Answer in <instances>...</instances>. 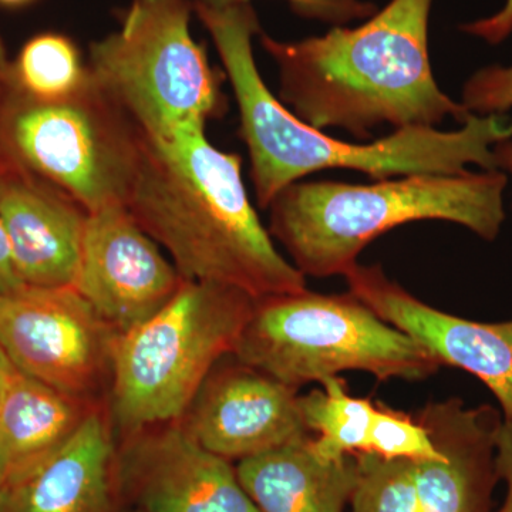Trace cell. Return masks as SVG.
<instances>
[{
    "mask_svg": "<svg viewBox=\"0 0 512 512\" xmlns=\"http://www.w3.org/2000/svg\"><path fill=\"white\" fill-rule=\"evenodd\" d=\"M359 480L350 512H417L416 463L356 454Z\"/></svg>",
    "mask_w": 512,
    "mask_h": 512,
    "instance_id": "21",
    "label": "cell"
},
{
    "mask_svg": "<svg viewBox=\"0 0 512 512\" xmlns=\"http://www.w3.org/2000/svg\"><path fill=\"white\" fill-rule=\"evenodd\" d=\"M10 90H12V62H9L5 45L0 37V111L8 100Z\"/></svg>",
    "mask_w": 512,
    "mask_h": 512,
    "instance_id": "28",
    "label": "cell"
},
{
    "mask_svg": "<svg viewBox=\"0 0 512 512\" xmlns=\"http://www.w3.org/2000/svg\"><path fill=\"white\" fill-rule=\"evenodd\" d=\"M123 503L144 512H259L232 461L202 447L181 421L123 436L117 446Z\"/></svg>",
    "mask_w": 512,
    "mask_h": 512,
    "instance_id": "10",
    "label": "cell"
},
{
    "mask_svg": "<svg viewBox=\"0 0 512 512\" xmlns=\"http://www.w3.org/2000/svg\"><path fill=\"white\" fill-rule=\"evenodd\" d=\"M183 282L127 207L89 214L73 288L117 335L153 318Z\"/></svg>",
    "mask_w": 512,
    "mask_h": 512,
    "instance_id": "11",
    "label": "cell"
},
{
    "mask_svg": "<svg viewBox=\"0 0 512 512\" xmlns=\"http://www.w3.org/2000/svg\"><path fill=\"white\" fill-rule=\"evenodd\" d=\"M89 69L72 37L42 32L30 37L12 62L13 89L35 100L64 99L79 92Z\"/></svg>",
    "mask_w": 512,
    "mask_h": 512,
    "instance_id": "20",
    "label": "cell"
},
{
    "mask_svg": "<svg viewBox=\"0 0 512 512\" xmlns=\"http://www.w3.org/2000/svg\"><path fill=\"white\" fill-rule=\"evenodd\" d=\"M345 278L349 292L416 340L440 366L478 377L497 397L504 420L512 423V320L480 323L441 312L387 278L380 265L357 264Z\"/></svg>",
    "mask_w": 512,
    "mask_h": 512,
    "instance_id": "13",
    "label": "cell"
},
{
    "mask_svg": "<svg viewBox=\"0 0 512 512\" xmlns=\"http://www.w3.org/2000/svg\"><path fill=\"white\" fill-rule=\"evenodd\" d=\"M194 0H133L119 29L90 45L101 92L153 143L202 133L228 109L222 73L191 33Z\"/></svg>",
    "mask_w": 512,
    "mask_h": 512,
    "instance_id": "5",
    "label": "cell"
},
{
    "mask_svg": "<svg viewBox=\"0 0 512 512\" xmlns=\"http://www.w3.org/2000/svg\"><path fill=\"white\" fill-rule=\"evenodd\" d=\"M507 183L501 170L403 175L365 185L298 181L269 205L268 231L303 275L345 276L370 242L409 222H454L494 241L505 220Z\"/></svg>",
    "mask_w": 512,
    "mask_h": 512,
    "instance_id": "4",
    "label": "cell"
},
{
    "mask_svg": "<svg viewBox=\"0 0 512 512\" xmlns=\"http://www.w3.org/2000/svg\"><path fill=\"white\" fill-rule=\"evenodd\" d=\"M309 437L238 461L239 483L259 512H348L359 480L355 456L322 460Z\"/></svg>",
    "mask_w": 512,
    "mask_h": 512,
    "instance_id": "17",
    "label": "cell"
},
{
    "mask_svg": "<svg viewBox=\"0 0 512 512\" xmlns=\"http://www.w3.org/2000/svg\"><path fill=\"white\" fill-rule=\"evenodd\" d=\"M366 453L375 454L383 460L413 463L441 457L429 430L419 420L377 403Z\"/></svg>",
    "mask_w": 512,
    "mask_h": 512,
    "instance_id": "22",
    "label": "cell"
},
{
    "mask_svg": "<svg viewBox=\"0 0 512 512\" xmlns=\"http://www.w3.org/2000/svg\"><path fill=\"white\" fill-rule=\"evenodd\" d=\"M416 419L439 447L437 460L416 463L417 512H490L495 484V440L500 413L463 400L430 402Z\"/></svg>",
    "mask_w": 512,
    "mask_h": 512,
    "instance_id": "15",
    "label": "cell"
},
{
    "mask_svg": "<svg viewBox=\"0 0 512 512\" xmlns=\"http://www.w3.org/2000/svg\"><path fill=\"white\" fill-rule=\"evenodd\" d=\"M293 13L303 19L318 20L332 26H345L353 20L375 15L377 6L367 0H285ZM194 5L211 9L252 5V0H194Z\"/></svg>",
    "mask_w": 512,
    "mask_h": 512,
    "instance_id": "24",
    "label": "cell"
},
{
    "mask_svg": "<svg viewBox=\"0 0 512 512\" xmlns=\"http://www.w3.org/2000/svg\"><path fill=\"white\" fill-rule=\"evenodd\" d=\"M322 390L299 396L303 423L309 433V447L319 458L338 461L366 453L376 403L349 393L339 376L323 380Z\"/></svg>",
    "mask_w": 512,
    "mask_h": 512,
    "instance_id": "19",
    "label": "cell"
},
{
    "mask_svg": "<svg viewBox=\"0 0 512 512\" xmlns=\"http://www.w3.org/2000/svg\"><path fill=\"white\" fill-rule=\"evenodd\" d=\"M33 2H36V0H0V6L9 9H19L32 5Z\"/></svg>",
    "mask_w": 512,
    "mask_h": 512,
    "instance_id": "30",
    "label": "cell"
},
{
    "mask_svg": "<svg viewBox=\"0 0 512 512\" xmlns=\"http://www.w3.org/2000/svg\"><path fill=\"white\" fill-rule=\"evenodd\" d=\"M117 333L73 286L0 296V346L12 365L86 402L110 386Z\"/></svg>",
    "mask_w": 512,
    "mask_h": 512,
    "instance_id": "9",
    "label": "cell"
},
{
    "mask_svg": "<svg viewBox=\"0 0 512 512\" xmlns=\"http://www.w3.org/2000/svg\"><path fill=\"white\" fill-rule=\"evenodd\" d=\"M99 406L13 370L0 394V458L6 477L66 443Z\"/></svg>",
    "mask_w": 512,
    "mask_h": 512,
    "instance_id": "18",
    "label": "cell"
},
{
    "mask_svg": "<svg viewBox=\"0 0 512 512\" xmlns=\"http://www.w3.org/2000/svg\"><path fill=\"white\" fill-rule=\"evenodd\" d=\"M194 12L217 47L237 100L239 137L248 148L259 207L269 208L279 192L319 171L353 170L379 181L463 174L468 165L501 170L500 146L512 138V121L505 114H470L454 131L404 127L370 144L346 143L298 119L268 89L252 46L262 33L254 6L194 5Z\"/></svg>",
    "mask_w": 512,
    "mask_h": 512,
    "instance_id": "1",
    "label": "cell"
},
{
    "mask_svg": "<svg viewBox=\"0 0 512 512\" xmlns=\"http://www.w3.org/2000/svg\"><path fill=\"white\" fill-rule=\"evenodd\" d=\"M121 512H144V511L136 510V508H131V510L121 511Z\"/></svg>",
    "mask_w": 512,
    "mask_h": 512,
    "instance_id": "32",
    "label": "cell"
},
{
    "mask_svg": "<svg viewBox=\"0 0 512 512\" xmlns=\"http://www.w3.org/2000/svg\"><path fill=\"white\" fill-rule=\"evenodd\" d=\"M6 480V471L5 467H3L2 458H0V490H2L3 484H5Z\"/></svg>",
    "mask_w": 512,
    "mask_h": 512,
    "instance_id": "31",
    "label": "cell"
},
{
    "mask_svg": "<svg viewBox=\"0 0 512 512\" xmlns=\"http://www.w3.org/2000/svg\"><path fill=\"white\" fill-rule=\"evenodd\" d=\"M3 177H5V163L0 158V192H2ZM23 286L26 285L23 284L18 271H16L8 232H6L2 214H0V296L19 291Z\"/></svg>",
    "mask_w": 512,
    "mask_h": 512,
    "instance_id": "27",
    "label": "cell"
},
{
    "mask_svg": "<svg viewBox=\"0 0 512 512\" xmlns=\"http://www.w3.org/2000/svg\"><path fill=\"white\" fill-rule=\"evenodd\" d=\"M495 467L500 480L507 485V495L500 512H512V423L503 420L495 440Z\"/></svg>",
    "mask_w": 512,
    "mask_h": 512,
    "instance_id": "26",
    "label": "cell"
},
{
    "mask_svg": "<svg viewBox=\"0 0 512 512\" xmlns=\"http://www.w3.org/2000/svg\"><path fill=\"white\" fill-rule=\"evenodd\" d=\"M5 163L0 214L23 284L73 286L89 212L42 178Z\"/></svg>",
    "mask_w": 512,
    "mask_h": 512,
    "instance_id": "16",
    "label": "cell"
},
{
    "mask_svg": "<svg viewBox=\"0 0 512 512\" xmlns=\"http://www.w3.org/2000/svg\"><path fill=\"white\" fill-rule=\"evenodd\" d=\"M202 447L242 461L312 436L298 390L225 356L212 369L180 420Z\"/></svg>",
    "mask_w": 512,
    "mask_h": 512,
    "instance_id": "12",
    "label": "cell"
},
{
    "mask_svg": "<svg viewBox=\"0 0 512 512\" xmlns=\"http://www.w3.org/2000/svg\"><path fill=\"white\" fill-rule=\"evenodd\" d=\"M127 210L184 281L228 286L254 299L308 289L259 221L241 157L212 146L205 131L173 143L144 138Z\"/></svg>",
    "mask_w": 512,
    "mask_h": 512,
    "instance_id": "3",
    "label": "cell"
},
{
    "mask_svg": "<svg viewBox=\"0 0 512 512\" xmlns=\"http://www.w3.org/2000/svg\"><path fill=\"white\" fill-rule=\"evenodd\" d=\"M16 367L10 362L8 355L5 350L0 346V394L5 389L6 383H8L9 377L12 376L13 370Z\"/></svg>",
    "mask_w": 512,
    "mask_h": 512,
    "instance_id": "29",
    "label": "cell"
},
{
    "mask_svg": "<svg viewBox=\"0 0 512 512\" xmlns=\"http://www.w3.org/2000/svg\"><path fill=\"white\" fill-rule=\"evenodd\" d=\"M254 303L238 289L184 281L153 318L117 335L110 420L121 436L183 419L212 369L234 353Z\"/></svg>",
    "mask_w": 512,
    "mask_h": 512,
    "instance_id": "6",
    "label": "cell"
},
{
    "mask_svg": "<svg viewBox=\"0 0 512 512\" xmlns=\"http://www.w3.org/2000/svg\"><path fill=\"white\" fill-rule=\"evenodd\" d=\"M434 0H390L356 28L282 42H259L279 72V100L298 119L369 138L376 127H436L470 113L441 92L429 57Z\"/></svg>",
    "mask_w": 512,
    "mask_h": 512,
    "instance_id": "2",
    "label": "cell"
},
{
    "mask_svg": "<svg viewBox=\"0 0 512 512\" xmlns=\"http://www.w3.org/2000/svg\"><path fill=\"white\" fill-rule=\"evenodd\" d=\"M117 444L96 407L52 453L6 477L0 512H121Z\"/></svg>",
    "mask_w": 512,
    "mask_h": 512,
    "instance_id": "14",
    "label": "cell"
},
{
    "mask_svg": "<svg viewBox=\"0 0 512 512\" xmlns=\"http://www.w3.org/2000/svg\"><path fill=\"white\" fill-rule=\"evenodd\" d=\"M461 104L470 114L490 116L505 114L512 109V64L511 66L484 67L474 73L464 84ZM501 170L512 173V143L505 141L500 146Z\"/></svg>",
    "mask_w": 512,
    "mask_h": 512,
    "instance_id": "23",
    "label": "cell"
},
{
    "mask_svg": "<svg viewBox=\"0 0 512 512\" xmlns=\"http://www.w3.org/2000/svg\"><path fill=\"white\" fill-rule=\"evenodd\" d=\"M144 137L93 82L60 100L10 90L0 111V158L92 212L127 207Z\"/></svg>",
    "mask_w": 512,
    "mask_h": 512,
    "instance_id": "8",
    "label": "cell"
},
{
    "mask_svg": "<svg viewBox=\"0 0 512 512\" xmlns=\"http://www.w3.org/2000/svg\"><path fill=\"white\" fill-rule=\"evenodd\" d=\"M460 29L467 35L480 37L490 45H500L512 33V0H505L503 8L490 18L466 23Z\"/></svg>",
    "mask_w": 512,
    "mask_h": 512,
    "instance_id": "25",
    "label": "cell"
},
{
    "mask_svg": "<svg viewBox=\"0 0 512 512\" xmlns=\"http://www.w3.org/2000/svg\"><path fill=\"white\" fill-rule=\"evenodd\" d=\"M232 355L295 390L348 370L421 380L440 369L423 346L352 292L308 289L255 299Z\"/></svg>",
    "mask_w": 512,
    "mask_h": 512,
    "instance_id": "7",
    "label": "cell"
}]
</instances>
